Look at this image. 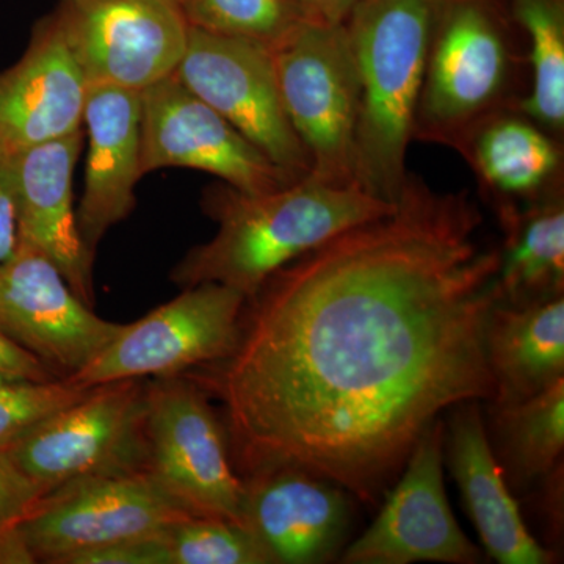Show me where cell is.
<instances>
[{"label":"cell","mask_w":564,"mask_h":564,"mask_svg":"<svg viewBox=\"0 0 564 564\" xmlns=\"http://www.w3.org/2000/svg\"><path fill=\"white\" fill-rule=\"evenodd\" d=\"M481 228L469 193L408 176L389 214L263 282L198 377L225 408L236 470L291 467L375 505L445 411L491 402L500 251Z\"/></svg>","instance_id":"cell-1"},{"label":"cell","mask_w":564,"mask_h":564,"mask_svg":"<svg viewBox=\"0 0 564 564\" xmlns=\"http://www.w3.org/2000/svg\"><path fill=\"white\" fill-rule=\"evenodd\" d=\"M494 380L489 403L530 399L564 380V296L494 307L486 326Z\"/></svg>","instance_id":"cell-20"},{"label":"cell","mask_w":564,"mask_h":564,"mask_svg":"<svg viewBox=\"0 0 564 564\" xmlns=\"http://www.w3.org/2000/svg\"><path fill=\"white\" fill-rule=\"evenodd\" d=\"M140 104L143 176L161 169L199 170L248 195L299 181L174 76L140 91Z\"/></svg>","instance_id":"cell-11"},{"label":"cell","mask_w":564,"mask_h":564,"mask_svg":"<svg viewBox=\"0 0 564 564\" xmlns=\"http://www.w3.org/2000/svg\"><path fill=\"white\" fill-rule=\"evenodd\" d=\"M191 516L143 469L80 478L47 492L18 533L33 563L63 564L79 552L169 532Z\"/></svg>","instance_id":"cell-8"},{"label":"cell","mask_w":564,"mask_h":564,"mask_svg":"<svg viewBox=\"0 0 564 564\" xmlns=\"http://www.w3.org/2000/svg\"><path fill=\"white\" fill-rule=\"evenodd\" d=\"M147 406L148 470L163 491L193 516L242 522L243 478L202 386L180 375L155 378Z\"/></svg>","instance_id":"cell-7"},{"label":"cell","mask_w":564,"mask_h":564,"mask_svg":"<svg viewBox=\"0 0 564 564\" xmlns=\"http://www.w3.org/2000/svg\"><path fill=\"white\" fill-rule=\"evenodd\" d=\"M503 243L497 274L500 302L527 304L563 295V193L538 202L497 207Z\"/></svg>","instance_id":"cell-22"},{"label":"cell","mask_w":564,"mask_h":564,"mask_svg":"<svg viewBox=\"0 0 564 564\" xmlns=\"http://www.w3.org/2000/svg\"><path fill=\"white\" fill-rule=\"evenodd\" d=\"M63 564H170L166 532L79 552Z\"/></svg>","instance_id":"cell-29"},{"label":"cell","mask_w":564,"mask_h":564,"mask_svg":"<svg viewBox=\"0 0 564 564\" xmlns=\"http://www.w3.org/2000/svg\"><path fill=\"white\" fill-rule=\"evenodd\" d=\"M489 443L514 489L538 484L563 463L564 380L521 402L489 403Z\"/></svg>","instance_id":"cell-23"},{"label":"cell","mask_w":564,"mask_h":564,"mask_svg":"<svg viewBox=\"0 0 564 564\" xmlns=\"http://www.w3.org/2000/svg\"><path fill=\"white\" fill-rule=\"evenodd\" d=\"M445 423H433L386 492L373 524L340 554L345 564H478L484 552L463 532L444 486Z\"/></svg>","instance_id":"cell-12"},{"label":"cell","mask_w":564,"mask_h":564,"mask_svg":"<svg viewBox=\"0 0 564 564\" xmlns=\"http://www.w3.org/2000/svg\"><path fill=\"white\" fill-rule=\"evenodd\" d=\"M518 54L488 0H437L415 139L459 150L477 126L513 109Z\"/></svg>","instance_id":"cell-4"},{"label":"cell","mask_w":564,"mask_h":564,"mask_svg":"<svg viewBox=\"0 0 564 564\" xmlns=\"http://www.w3.org/2000/svg\"><path fill=\"white\" fill-rule=\"evenodd\" d=\"M173 76L293 180L311 173L310 155L282 107L270 46L191 28Z\"/></svg>","instance_id":"cell-10"},{"label":"cell","mask_w":564,"mask_h":564,"mask_svg":"<svg viewBox=\"0 0 564 564\" xmlns=\"http://www.w3.org/2000/svg\"><path fill=\"white\" fill-rule=\"evenodd\" d=\"M87 91L57 10L36 25L21 61L0 73V150L17 155L80 131Z\"/></svg>","instance_id":"cell-16"},{"label":"cell","mask_w":564,"mask_h":564,"mask_svg":"<svg viewBox=\"0 0 564 564\" xmlns=\"http://www.w3.org/2000/svg\"><path fill=\"white\" fill-rule=\"evenodd\" d=\"M437 0H361L345 22L359 80L352 177L395 203L408 181Z\"/></svg>","instance_id":"cell-3"},{"label":"cell","mask_w":564,"mask_h":564,"mask_svg":"<svg viewBox=\"0 0 564 564\" xmlns=\"http://www.w3.org/2000/svg\"><path fill=\"white\" fill-rule=\"evenodd\" d=\"M147 414L140 380L93 386L6 454L46 494L80 478L148 469Z\"/></svg>","instance_id":"cell-6"},{"label":"cell","mask_w":564,"mask_h":564,"mask_svg":"<svg viewBox=\"0 0 564 564\" xmlns=\"http://www.w3.org/2000/svg\"><path fill=\"white\" fill-rule=\"evenodd\" d=\"M140 121V91L111 85L88 87L85 187L76 217L82 243L91 258L109 229L135 207V185L143 176Z\"/></svg>","instance_id":"cell-17"},{"label":"cell","mask_w":564,"mask_h":564,"mask_svg":"<svg viewBox=\"0 0 564 564\" xmlns=\"http://www.w3.org/2000/svg\"><path fill=\"white\" fill-rule=\"evenodd\" d=\"M242 524L272 564H323L344 551L350 494L303 470L281 467L243 477Z\"/></svg>","instance_id":"cell-15"},{"label":"cell","mask_w":564,"mask_h":564,"mask_svg":"<svg viewBox=\"0 0 564 564\" xmlns=\"http://www.w3.org/2000/svg\"><path fill=\"white\" fill-rule=\"evenodd\" d=\"M543 508L549 524L555 532L562 533L563 527V463L558 464L552 473L545 475Z\"/></svg>","instance_id":"cell-33"},{"label":"cell","mask_w":564,"mask_h":564,"mask_svg":"<svg viewBox=\"0 0 564 564\" xmlns=\"http://www.w3.org/2000/svg\"><path fill=\"white\" fill-rule=\"evenodd\" d=\"M191 28L272 47L302 18L288 0H176Z\"/></svg>","instance_id":"cell-25"},{"label":"cell","mask_w":564,"mask_h":564,"mask_svg":"<svg viewBox=\"0 0 564 564\" xmlns=\"http://www.w3.org/2000/svg\"><path fill=\"white\" fill-rule=\"evenodd\" d=\"M0 373L32 381L62 380L44 366L40 359L25 351L0 332Z\"/></svg>","instance_id":"cell-31"},{"label":"cell","mask_w":564,"mask_h":564,"mask_svg":"<svg viewBox=\"0 0 564 564\" xmlns=\"http://www.w3.org/2000/svg\"><path fill=\"white\" fill-rule=\"evenodd\" d=\"M445 452L464 507L486 554L500 564H551L554 552L534 540L494 454L480 402L458 404L445 426Z\"/></svg>","instance_id":"cell-19"},{"label":"cell","mask_w":564,"mask_h":564,"mask_svg":"<svg viewBox=\"0 0 564 564\" xmlns=\"http://www.w3.org/2000/svg\"><path fill=\"white\" fill-rule=\"evenodd\" d=\"M529 39L532 85L511 110L562 135L564 129V13L562 0H511Z\"/></svg>","instance_id":"cell-24"},{"label":"cell","mask_w":564,"mask_h":564,"mask_svg":"<svg viewBox=\"0 0 564 564\" xmlns=\"http://www.w3.org/2000/svg\"><path fill=\"white\" fill-rule=\"evenodd\" d=\"M124 325L93 313L28 240L0 265V332L62 380L87 367Z\"/></svg>","instance_id":"cell-13"},{"label":"cell","mask_w":564,"mask_h":564,"mask_svg":"<svg viewBox=\"0 0 564 564\" xmlns=\"http://www.w3.org/2000/svg\"><path fill=\"white\" fill-rule=\"evenodd\" d=\"M90 388L66 380L32 381L0 373V452L9 451L25 434Z\"/></svg>","instance_id":"cell-27"},{"label":"cell","mask_w":564,"mask_h":564,"mask_svg":"<svg viewBox=\"0 0 564 564\" xmlns=\"http://www.w3.org/2000/svg\"><path fill=\"white\" fill-rule=\"evenodd\" d=\"M85 131L69 133L13 155L21 239L43 251L70 291L93 307V259L82 243L73 177Z\"/></svg>","instance_id":"cell-18"},{"label":"cell","mask_w":564,"mask_h":564,"mask_svg":"<svg viewBox=\"0 0 564 564\" xmlns=\"http://www.w3.org/2000/svg\"><path fill=\"white\" fill-rule=\"evenodd\" d=\"M43 496L44 489L0 452V564L33 563L18 529Z\"/></svg>","instance_id":"cell-28"},{"label":"cell","mask_w":564,"mask_h":564,"mask_svg":"<svg viewBox=\"0 0 564 564\" xmlns=\"http://www.w3.org/2000/svg\"><path fill=\"white\" fill-rule=\"evenodd\" d=\"M270 50L282 107L311 159L307 176L351 184L359 80L347 28L302 21Z\"/></svg>","instance_id":"cell-5"},{"label":"cell","mask_w":564,"mask_h":564,"mask_svg":"<svg viewBox=\"0 0 564 564\" xmlns=\"http://www.w3.org/2000/svg\"><path fill=\"white\" fill-rule=\"evenodd\" d=\"M303 21L345 24L361 0H288Z\"/></svg>","instance_id":"cell-32"},{"label":"cell","mask_w":564,"mask_h":564,"mask_svg":"<svg viewBox=\"0 0 564 564\" xmlns=\"http://www.w3.org/2000/svg\"><path fill=\"white\" fill-rule=\"evenodd\" d=\"M58 11L88 87L143 91L172 77L187 50L176 0H65Z\"/></svg>","instance_id":"cell-14"},{"label":"cell","mask_w":564,"mask_h":564,"mask_svg":"<svg viewBox=\"0 0 564 564\" xmlns=\"http://www.w3.org/2000/svg\"><path fill=\"white\" fill-rule=\"evenodd\" d=\"M20 240V209L13 155L0 150V265L14 254Z\"/></svg>","instance_id":"cell-30"},{"label":"cell","mask_w":564,"mask_h":564,"mask_svg":"<svg viewBox=\"0 0 564 564\" xmlns=\"http://www.w3.org/2000/svg\"><path fill=\"white\" fill-rule=\"evenodd\" d=\"M74 6H82V3L88 2V0H69Z\"/></svg>","instance_id":"cell-34"},{"label":"cell","mask_w":564,"mask_h":564,"mask_svg":"<svg viewBox=\"0 0 564 564\" xmlns=\"http://www.w3.org/2000/svg\"><path fill=\"white\" fill-rule=\"evenodd\" d=\"M204 204L217 234L177 263L173 281L184 289L218 282L247 300L282 267L395 207L356 182L334 185L311 176L261 195L217 185Z\"/></svg>","instance_id":"cell-2"},{"label":"cell","mask_w":564,"mask_h":564,"mask_svg":"<svg viewBox=\"0 0 564 564\" xmlns=\"http://www.w3.org/2000/svg\"><path fill=\"white\" fill-rule=\"evenodd\" d=\"M499 206L532 203L554 195L562 180L556 137L516 110L481 122L458 150Z\"/></svg>","instance_id":"cell-21"},{"label":"cell","mask_w":564,"mask_h":564,"mask_svg":"<svg viewBox=\"0 0 564 564\" xmlns=\"http://www.w3.org/2000/svg\"><path fill=\"white\" fill-rule=\"evenodd\" d=\"M170 564H272L242 522L191 516L166 532Z\"/></svg>","instance_id":"cell-26"},{"label":"cell","mask_w":564,"mask_h":564,"mask_svg":"<svg viewBox=\"0 0 564 564\" xmlns=\"http://www.w3.org/2000/svg\"><path fill=\"white\" fill-rule=\"evenodd\" d=\"M247 296L218 282L184 289L122 332L87 367L66 380L93 388L140 378L177 377L225 358L239 334Z\"/></svg>","instance_id":"cell-9"}]
</instances>
